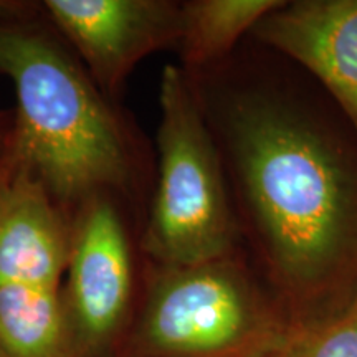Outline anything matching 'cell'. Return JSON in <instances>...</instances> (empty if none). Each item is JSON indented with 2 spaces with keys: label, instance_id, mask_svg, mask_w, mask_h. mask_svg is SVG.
<instances>
[{
  "label": "cell",
  "instance_id": "cell-1",
  "mask_svg": "<svg viewBox=\"0 0 357 357\" xmlns=\"http://www.w3.org/2000/svg\"><path fill=\"white\" fill-rule=\"evenodd\" d=\"M194 79L238 236L294 328L357 303V131L305 71L268 48Z\"/></svg>",
  "mask_w": 357,
  "mask_h": 357
},
{
  "label": "cell",
  "instance_id": "cell-8",
  "mask_svg": "<svg viewBox=\"0 0 357 357\" xmlns=\"http://www.w3.org/2000/svg\"><path fill=\"white\" fill-rule=\"evenodd\" d=\"M70 229L43 182L12 154L0 178V287L61 289Z\"/></svg>",
  "mask_w": 357,
  "mask_h": 357
},
{
  "label": "cell",
  "instance_id": "cell-10",
  "mask_svg": "<svg viewBox=\"0 0 357 357\" xmlns=\"http://www.w3.org/2000/svg\"><path fill=\"white\" fill-rule=\"evenodd\" d=\"M0 352L6 357H83L61 289L0 287Z\"/></svg>",
  "mask_w": 357,
  "mask_h": 357
},
{
  "label": "cell",
  "instance_id": "cell-13",
  "mask_svg": "<svg viewBox=\"0 0 357 357\" xmlns=\"http://www.w3.org/2000/svg\"><path fill=\"white\" fill-rule=\"evenodd\" d=\"M0 357H6V356H3V354H2V352H0Z\"/></svg>",
  "mask_w": 357,
  "mask_h": 357
},
{
  "label": "cell",
  "instance_id": "cell-2",
  "mask_svg": "<svg viewBox=\"0 0 357 357\" xmlns=\"http://www.w3.org/2000/svg\"><path fill=\"white\" fill-rule=\"evenodd\" d=\"M0 73L15 88L13 154L53 197L78 200L129 181L123 129L91 77L38 30L0 22Z\"/></svg>",
  "mask_w": 357,
  "mask_h": 357
},
{
  "label": "cell",
  "instance_id": "cell-9",
  "mask_svg": "<svg viewBox=\"0 0 357 357\" xmlns=\"http://www.w3.org/2000/svg\"><path fill=\"white\" fill-rule=\"evenodd\" d=\"M283 0H192L181 6V48L190 77L222 65Z\"/></svg>",
  "mask_w": 357,
  "mask_h": 357
},
{
  "label": "cell",
  "instance_id": "cell-6",
  "mask_svg": "<svg viewBox=\"0 0 357 357\" xmlns=\"http://www.w3.org/2000/svg\"><path fill=\"white\" fill-rule=\"evenodd\" d=\"M43 10L106 91H114L142 58L177 47L181 35V6L164 0H47Z\"/></svg>",
  "mask_w": 357,
  "mask_h": 357
},
{
  "label": "cell",
  "instance_id": "cell-3",
  "mask_svg": "<svg viewBox=\"0 0 357 357\" xmlns=\"http://www.w3.org/2000/svg\"><path fill=\"white\" fill-rule=\"evenodd\" d=\"M291 324L243 248L154 265L116 357H263Z\"/></svg>",
  "mask_w": 357,
  "mask_h": 357
},
{
  "label": "cell",
  "instance_id": "cell-5",
  "mask_svg": "<svg viewBox=\"0 0 357 357\" xmlns=\"http://www.w3.org/2000/svg\"><path fill=\"white\" fill-rule=\"evenodd\" d=\"M65 275L61 300L82 356L116 357L137 301L126 229L105 194L79 202Z\"/></svg>",
  "mask_w": 357,
  "mask_h": 357
},
{
  "label": "cell",
  "instance_id": "cell-4",
  "mask_svg": "<svg viewBox=\"0 0 357 357\" xmlns=\"http://www.w3.org/2000/svg\"><path fill=\"white\" fill-rule=\"evenodd\" d=\"M158 187L142 250L154 265L215 260L242 248L225 169L194 79L167 65L159 83Z\"/></svg>",
  "mask_w": 357,
  "mask_h": 357
},
{
  "label": "cell",
  "instance_id": "cell-12",
  "mask_svg": "<svg viewBox=\"0 0 357 357\" xmlns=\"http://www.w3.org/2000/svg\"><path fill=\"white\" fill-rule=\"evenodd\" d=\"M3 169H6V162L2 164V166H0V178H2V174H3Z\"/></svg>",
  "mask_w": 357,
  "mask_h": 357
},
{
  "label": "cell",
  "instance_id": "cell-11",
  "mask_svg": "<svg viewBox=\"0 0 357 357\" xmlns=\"http://www.w3.org/2000/svg\"><path fill=\"white\" fill-rule=\"evenodd\" d=\"M263 357H357V303L324 323L291 326Z\"/></svg>",
  "mask_w": 357,
  "mask_h": 357
},
{
  "label": "cell",
  "instance_id": "cell-7",
  "mask_svg": "<svg viewBox=\"0 0 357 357\" xmlns=\"http://www.w3.org/2000/svg\"><path fill=\"white\" fill-rule=\"evenodd\" d=\"M250 37L305 71L357 131V0H283Z\"/></svg>",
  "mask_w": 357,
  "mask_h": 357
}]
</instances>
